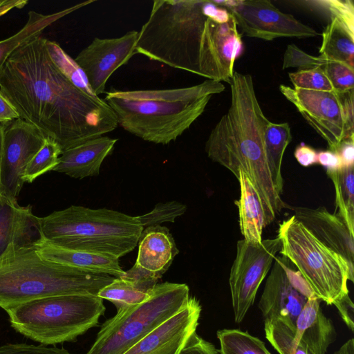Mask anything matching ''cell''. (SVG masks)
I'll list each match as a JSON object with an SVG mask.
<instances>
[{"label":"cell","mask_w":354,"mask_h":354,"mask_svg":"<svg viewBox=\"0 0 354 354\" xmlns=\"http://www.w3.org/2000/svg\"><path fill=\"white\" fill-rule=\"evenodd\" d=\"M321 68L337 93H342L354 89V68L342 62L328 59Z\"/></svg>","instance_id":"e575fe53"},{"label":"cell","mask_w":354,"mask_h":354,"mask_svg":"<svg viewBox=\"0 0 354 354\" xmlns=\"http://www.w3.org/2000/svg\"><path fill=\"white\" fill-rule=\"evenodd\" d=\"M93 2L94 1L92 0L82 2L48 15L30 10L28 14V18L25 25L15 35L0 41V75L7 60L19 47L41 36V32L47 27L57 20Z\"/></svg>","instance_id":"d4e9b609"},{"label":"cell","mask_w":354,"mask_h":354,"mask_svg":"<svg viewBox=\"0 0 354 354\" xmlns=\"http://www.w3.org/2000/svg\"><path fill=\"white\" fill-rule=\"evenodd\" d=\"M228 11L243 34L271 41L279 37H313L319 35L292 15L282 12L268 0H238Z\"/></svg>","instance_id":"7c38bea8"},{"label":"cell","mask_w":354,"mask_h":354,"mask_svg":"<svg viewBox=\"0 0 354 354\" xmlns=\"http://www.w3.org/2000/svg\"><path fill=\"white\" fill-rule=\"evenodd\" d=\"M158 280L153 274L133 265L122 276L115 277L102 288L97 297L110 301L120 310L146 301Z\"/></svg>","instance_id":"603a6c76"},{"label":"cell","mask_w":354,"mask_h":354,"mask_svg":"<svg viewBox=\"0 0 354 354\" xmlns=\"http://www.w3.org/2000/svg\"><path fill=\"white\" fill-rule=\"evenodd\" d=\"M327 9L330 17L336 18L354 34V6L351 0H326L315 1Z\"/></svg>","instance_id":"8d00e7d4"},{"label":"cell","mask_w":354,"mask_h":354,"mask_svg":"<svg viewBox=\"0 0 354 354\" xmlns=\"http://www.w3.org/2000/svg\"><path fill=\"white\" fill-rule=\"evenodd\" d=\"M3 133H4V125L0 124V178H1V161H2V155H3ZM0 189H1V182H0ZM1 195V191H0Z\"/></svg>","instance_id":"7dc6e473"},{"label":"cell","mask_w":354,"mask_h":354,"mask_svg":"<svg viewBox=\"0 0 354 354\" xmlns=\"http://www.w3.org/2000/svg\"><path fill=\"white\" fill-rule=\"evenodd\" d=\"M136 264L159 279L179 253L169 229L160 225L144 228L138 239Z\"/></svg>","instance_id":"44dd1931"},{"label":"cell","mask_w":354,"mask_h":354,"mask_svg":"<svg viewBox=\"0 0 354 354\" xmlns=\"http://www.w3.org/2000/svg\"><path fill=\"white\" fill-rule=\"evenodd\" d=\"M136 53L207 80L230 83L243 51L235 19L214 0H156Z\"/></svg>","instance_id":"7a4b0ae2"},{"label":"cell","mask_w":354,"mask_h":354,"mask_svg":"<svg viewBox=\"0 0 354 354\" xmlns=\"http://www.w3.org/2000/svg\"><path fill=\"white\" fill-rule=\"evenodd\" d=\"M238 180L241 196L234 203L239 209L241 232L246 241L260 243L266 227L261 200L254 185L243 171L239 172Z\"/></svg>","instance_id":"cb8c5ba5"},{"label":"cell","mask_w":354,"mask_h":354,"mask_svg":"<svg viewBox=\"0 0 354 354\" xmlns=\"http://www.w3.org/2000/svg\"><path fill=\"white\" fill-rule=\"evenodd\" d=\"M118 139L100 136L64 150L53 171L82 179L99 175L100 167Z\"/></svg>","instance_id":"ac0fdd59"},{"label":"cell","mask_w":354,"mask_h":354,"mask_svg":"<svg viewBox=\"0 0 354 354\" xmlns=\"http://www.w3.org/2000/svg\"><path fill=\"white\" fill-rule=\"evenodd\" d=\"M230 85V107L212 129L205 151L237 179L239 171L250 178L261 200L267 226L286 206L268 162L265 133L270 120L259 103L250 75L234 72Z\"/></svg>","instance_id":"3957f363"},{"label":"cell","mask_w":354,"mask_h":354,"mask_svg":"<svg viewBox=\"0 0 354 354\" xmlns=\"http://www.w3.org/2000/svg\"><path fill=\"white\" fill-rule=\"evenodd\" d=\"M37 221L41 236L55 245L118 259L135 248L143 230L136 216L77 205L37 217Z\"/></svg>","instance_id":"8992f818"},{"label":"cell","mask_w":354,"mask_h":354,"mask_svg":"<svg viewBox=\"0 0 354 354\" xmlns=\"http://www.w3.org/2000/svg\"><path fill=\"white\" fill-rule=\"evenodd\" d=\"M320 301L315 295L308 298L297 318L294 334L295 342L315 354H325L336 337L333 322L323 313Z\"/></svg>","instance_id":"7402d4cb"},{"label":"cell","mask_w":354,"mask_h":354,"mask_svg":"<svg viewBox=\"0 0 354 354\" xmlns=\"http://www.w3.org/2000/svg\"><path fill=\"white\" fill-rule=\"evenodd\" d=\"M292 136L288 122L274 123L269 121L266 129L265 142L268 165L272 182L277 192H283L281 165L286 147Z\"/></svg>","instance_id":"4316f807"},{"label":"cell","mask_w":354,"mask_h":354,"mask_svg":"<svg viewBox=\"0 0 354 354\" xmlns=\"http://www.w3.org/2000/svg\"><path fill=\"white\" fill-rule=\"evenodd\" d=\"M28 3L26 0H0V17L13 9L24 8Z\"/></svg>","instance_id":"f6af8a7d"},{"label":"cell","mask_w":354,"mask_h":354,"mask_svg":"<svg viewBox=\"0 0 354 354\" xmlns=\"http://www.w3.org/2000/svg\"><path fill=\"white\" fill-rule=\"evenodd\" d=\"M281 248L279 237L258 243L239 240L229 283L234 321H243L253 305L257 290Z\"/></svg>","instance_id":"8fae6325"},{"label":"cell","mask_w":354,"mask_h":354,"mask_svg":"<svg viewBox=\"0 0 354 354\" xmlns=\"http://www.w3.org/2000/svg\"><path fill=\"white\" fill-rule=\"evenodd\" d=\"M138 37L136 30L115 38L95 37L74 59L96 96L104 92L111 75L136 53Z\"/></svg>","instance_id":"5bb4252c"},{"label":"cell","mask_w":354,"mask_h":354,"mask_svg":"<svg viewBox=\"0 0 354 354\" xmlns=\"http://www.w3.org/2000/svg\"><path fill=\"white\" fill-rule=\"evenodd\" d=\"M62 153L61 147L53 140L46 138L44 144L28 162L23 176L27 183L33 182L44 173L53 171Z\"/></svg>","instance_id":"1f68e13d"},{"label":"cell","mask_w":354,"mask_h":354,"mask_svg":"<svg viewBox=\"0 0 354 354\" xmlns=\"http://www.w3.org/2000/svg\"><path fill=\"white\" fill-rule=\"evenodd\" d=\"M295 218L318 240L340 255L354 268L353 235L344 222L325 207L294 208Z\"/></svg>","instance_id":"e0dca14e"},{"label":"cell","mask_w":354,"mask_h":354,"mask_svg":"<svg viewBox=\"0 0 354 354\" xmlns=\"http://www.w3.org/2000/svg\"><path fill=\"white\" fill-rule=\"evenodd\" d=\"M326 174L334 185L337 215L354 235V167L326 170Z\"/></svg>","instance_id":"83f0119b"},{"label":"cell","mask_w":354,"mask_h":354,"mask_svg":"<svg viewBox=\"0 0 354 354\" xmlns=\"http://www.w3.org/2000/svg\"><path fill=\"white\" fill-rule=\"evenodd\" d=\"M115 277L41 259L33 245H10L0 256V307L67 295L97 296Z\"/></svg>","instance_id":"5b68a950"},{"label":"cell","mask_w":354,"mask_h":354,"mask_svg":"<svg viewBox=\"0 0 354 354\" xmlns=\"http://www.w3.org/2000/svg\"><path fill=\"white\" fill-rule=\"evenodd\" d=\"M0 354H72L64 348L25 343L0 346Z\"/></svg>","instance_id":"74e56055"},{"label":"cell","mask_w":354,"mask_h":354,"mask_svg":"<svg viewBox=\"0 0 354 354\" xmlns=\"http://www.w3.org/2000/svg\"><path fill=\"white\" fill-rule=\"evenodd\" d=\"M322 35L319 56L354 68V34L336 18L330 17Z\"/></svg>","instance_id":"484cf974"},{"label":"cell","mask_w":354,"mask_h":354,"mask_svg":"<svg viewBox=\"0 0 354 354\" xmlns=\"http://www.w3.org/2000/svg\"><path fill=\"white\" fill-rule=\"evenodd\" d=\"M293 88L316 91H335L333 86L321 68L289 73Z\"/></svg>","instance_id":"836d02e7"},{"label":"cell","mask_w":354,"mask_h":354,"mask_svg":"<svg viewBox=\"0 0 354 354\" xmlns=\"http://www.w3.org/2000/svg\"><path fill=\"white\" fill-rule=\"evenodd\" d=\"M307 299L290 282L283 257H276L258 304L264 320L279 319L295 328L297 318Z\"/></svg>","instance_id":"2e32d148"},{"label":"cell","mask_w":354,"mask_h":354,"mask_svg":"<svg viewBox=\"0 0 354 354\" xmlns=\"http://www.w3.org/2000/svg\"><path fill=\"white\" fill-rule=\"evenodd\" d=\"M225 88L222 82L206 80L182 88L113 89L106 93L104 100L125 131L145 141L167 145L187 130L212 97Z\"/></svg>","instance_id":"277c9868"},{"label":"cell","mask_w":354,"mask_h":354,"mask_svg":"<svg viewBox=\"0 0 354 354\" xmlns=\"http://www.w3.org/2000/svg\"><path fill=\"white\" fill-rule=\"evenodd\" d=\"M39 36L19 47L0 75V91L62 151L115 130L116 116L105 100L84 93L58 70Z\"/></svg>","instance_id":"6da1fadb"},{"label":"cell","mask_w":354,"mask_h":354,"mask_svg":"<svg viewBox=\"0 0 354 354\" xmlns=\"http://www.w3.org/2000/svg\"><path fill=\"white\" fill-rule=\"evenodd\" d=\"M180 354H219L214 346L194 332Z\"/></svg>","instance_id":"f35d334b"},{"label":"cell","mask_w":354,"mask_h":354,"mask_svg":"<svg viewBox=\"0 0 354 354\" xmlns=\"http://www.w3.org/2000/svg\"><path fill=\"white\" fill-rule=\"evenodd\" d=\"M333 354H354V339L351 338L346 341Z\"/></svg>","instance_id":"bcb514c9"},{"label":"cell","mask_w":354,"mask_h":354,"mask_svg":"<svg viewBox=\"0 0 354 354\" xmlns=\"http://www.w3.org/2000/svg\"><path fill=\"white\" fill-rule=\"evenodd\" d=\"M186 209L185 205L176 201L159 203L151 212L138 216L136 218L144 229L158 225L164 222L174 223L178 216L185 212Z\"/></svg>","instance_id":"d6a6232c"},{"label":"cell","mask_w":354,"mask_h":354,"mask_svg":"<svg viewBox=\"0 0 354 354\" xmlns=\"http://www.w3.org/2000/svg\"><path fill=\"white\" fill-rule=\"evenodd\" d=\"M33 246L41 259L63 266L105 273L116 278L122 276L125 272L120 266L119 259L113 256L60 247L41 236Z\"/></svg>","instance_id":"ffe728a7"},{"label":"cell","mask_w":354,"mask_h":354,"mask_svg":"<svg viewBox=\"0 0 354 354\" xmlns=\"http://www.w3.org/2000/svg\"><path fill=\"white\" fill-rule=\"evenodd\" d=\"M19 118V115L15 106L0 91V124H6Z\"/></svg>","instance_id":"7bdbcfd3"},{"label":"cell","mask_w":354,"mask_h":354,"mask_svg":"<svg viewBox=\"0 0 354 354\" xmlns=\"http://www.w3.org/2000/svg\"><path fill=\"white\" fill-rule=\"evenodd\" d=\"M295 329L279 319L264 320L266 337L279 354H315L295 341Z\"/></svg>","instance_id":"f546056e"},{"label":"cell","mask_w":354,"mask_h":354,"mask_svg":"<svg viewBox=\"0 0 354 354\" xmlns=\"http://www.w3.org/2000/svg\"><path fill=\"white\" fill-rule=\"evenodd\" d=\"M338 153L344 167L354 165V139L343 140L335 151Z\"/></svg>","instance_id":"ee69618b"},{"label":"cell","mask_w":354,"mask_h":354,"mask_svg":"<svg viewBox=\"0 0 354 354\" xmlns=\"http://www.w3.org/2000/svg\"><path fill=\"white\" fill-rule=\"evenodd\" d=\"M346 326L353 332L354 330L353 315L354 306L348 295L344 297L340 301L335 305Z\"/></svg>","instance_id":"60d3db41"},{"label":"cell","mask_w":354,"mask_h":354,"mask_svg":"<svg viewBox=\"0 0 354 354\" xmlns=\"http://www.w3.org/2000/svg\"><path fill=\"white\" fill-rule=\"evenodd\" d=\"M297 162L304 167L317 163V152L313 147L301 143L298 145L294 153Z\"/></svg>","instance_id":"ab89813d"},{"label":"cell","mask_w":354,"mask_h":354,"mask_svg":"<svg viewBox=\"0 0 354 354\" xmlns=\"http://www.w3.org/2000/svg\"><path fill=\"white\" fill-rule=\"evenodd\" d=\"M279 91L335 152L341 142L354 139V93L316 91L281 84Z\"/></svg>","instance_id":"30bf717a"},{"label":"cell","mask_w":354,"mask_h":354,"mask_svg":"<svg viewBox=\"0 0 354 354\" xmlns=\"http://www.w3.org/2000/svg\"><path fill=\"white\" fill-rule=\"evenodd\" d=\"M4 125L1 168V195L17 201L25 169L46 137L32 124L19 118Z\"/></svg>","instance_id":"4fadbf2b"},{"label":"cell","mask_w":354,"mask_h":354,"mask_svg":"<svg viewBox=\"0 0 354 354\" xmlns=\"http://www.w3.org/2000/svg\"><path fill=\"white\" fill-rule=\"evenodd\" d=\"M105 310L97 296L67 295L32 300L6 311L17 332L48 346L76 341L98 324Z\"/></svg>","instance_id":"52a82bcc"},{"label":"cell","mask_w":354,"mask_h":354,"mask_svg":"<svg viewBox=\"0 0 354 354\" xmlns=\"http://www.w3.org/2000/svg\"><path fill=\"white\" fill-rule=\"evenodd\" d=\"M46 47L52 62L73 85L84 93L96 96L92 91L82 70L74 59L54 41L46 39Z\"/></svg>","instance_id":"4dcf8cb0"},{"label":"cell","mask_w":354,"mask_h":354,"mask_svg":"<svg viewBox=\"0 0 354 354\" xmlns=\"http://www.w3.org/2000/svg\"><path fill=\"white\" fill-rule=\"evenodd\" d=\"M219 354H272L263 342L239 329L217 331Z\"/></svg>","instance_id":"f1b7e54d"},{"label":"cell","mask_w":354,"mask_h":354,"mask_svg":"<svg viewBox=\"0 0 354 354\" xmlns=\"http://www.w3.org/2000/svg\"><path fill=\"white\" fill-rule=\"evenodd\" d=\"M317 163L325 167L326 170H337L344 167L338 153L330 150L318 152Z\"/></svg>","instance_id":"b9f144b4"},{"label":"cell","mask_w":354,"mask_h":354,"mask_svg":"<svg viewBox=\"0 0 354 354\" xmlns=\"http://www.w3.org/2000/svg\"><path fill=\"white\" fill-rule=\"evenodd\" d=\"M279 253L298 269L313 295L328 305L348 295L347 281H354V268L318 240L293 215L279 225Z\"/></svg>","instance_id":"ba28073f"},{"label":"cell","mask_w":354,"mask_h":354,"mask_svg":"<svg viewBox=\"0 0 354 354\" xmlns=\"http://www.w3.org/2000/svg\"><path fill=\"white\" fill-rule=\"evenodd\" d=\"M327 60L319 55H310L295 44H289L283 55L282 68H297L301 71L321 68Z\"/></svg>","instance_id":"d590c367"},{"label":"cell","mask_w":354,"mask_h":354,"mask_svg":"<svg viewBox=\"0 0 354 354\" xmlns=\"http://www.w3.org/2000/svg\"><path fill=\"white\" fill-rule=\"evenodd\" d=\"M189 297L185 283H157L146 301L117 310L106 320L86 354H124L183 309Z\"/></svg>","instance_id":"9c48e42d"},{"label":"cell","mask_w":354,"mask_h":354,"mask_svg":"<svg viewBox=\"0 0 354 354\" xmlns=\"http://www.w3.org/2000/svg\"><path fill=\"white\" fill-rule=\"evenodd\" d=\"M40 236L31 205L21 206L0 195V256L11 244L31 246Z\"/></svg>","instance_id":"d6986e66"},{"label":"cell","mask_w":354,"mask_h":354,"mask_svg":"<svg viewBox=\"0 0 354 354\" xmlns=\"http://www.w3.org/2000/svg\"><path fill=\"white\" fill-rule=\"evenodd\" d=\"M201 310L199 301L190 296L183 309L124 354H180L196 330Z\"/></svg>","instance_id":"9a60e30c"}]
</instances>
